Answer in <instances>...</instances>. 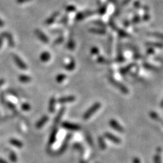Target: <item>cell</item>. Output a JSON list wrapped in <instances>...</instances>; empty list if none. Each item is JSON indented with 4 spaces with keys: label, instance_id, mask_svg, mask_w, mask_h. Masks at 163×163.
<instances>
[{
    "label": "cell",
    "instance_id": "obj_8",
    "mask_svg": "<svg viewBox=\"0 0 163 163\" xmlns=\"http://www.w3.org/2000/svg\"><path fill=\"white\" fill-rule=\"evenodd\" d=\"M109 124L114 129L116 130L117 131L120 132V133H123L124 132V129L122 128V127L121 126L120 124L115 120H113V119L109 121Z\"/></svg>",
    "mask_w": 163,
    "mask_h": 163
},
{
    "label": "cell",
    "instance_id": "obj_34",
    "mask_svg": "<svg viewBox=\"0 0 163 163\" xmlns=\"http://www.w3.org/2000/svg\"><path fill=\"white\" fill-rule=\"evenodd\" d=\"M75 10V8L74 6H69L67 7H66V11L67 12H74Z\"/></svg>",
    "mask_w": 163,
    "mask_h": 163
},
{
    "label": "cell",
    "instance_id": "obj_48",
    "mask_svg": "<svg viewBox=\"0 0 163 163\" xmlns=\"http://www.w3.org/2000/svg\"><path fill=\"white\" fill-rule=\"evenodd\" d=\"M135 6L136 7V8H139V2H135Z\"/></svg>",
    "mask_w": 163,
    "mask_h": 163
},
{
    "label": "cell",
    "instance_id": "obj_19",
    "mask_svg": "<svg viewBox=\"0 0 163 163\" xmlns=\"http://www.w3.org/2000/svg\"><path fill=\"white\" fill-rule=\"evenodd\" d=\"M19 81L22 83H28L32 80V78H31V77L29 75L22 74L19 76Z\"/></svg>",
    "mask_w": 163,
    "mask_h": 163
},
{
    "label": "cell",
    "instance_id": "obj_47",
    "mask_svg": "<svg viewBox=\"0 0 163 163\" xmlns=\"http://www.w3.org/2000/svg\"><path fill=\"white\" fill-rule=\"evenodd\" d=\"M3 83H4V79H0V87L3 84Z\"/></svg>",
    "mask_w": 163,
    "mask_h": 163
},
{
    "label": "cell",
    "instance_id": "obj_2",
    "mask_svg": "<svg viewBox=\"0 0 163 163\" xmlns=\"http://www.w3.org/2000/svg\"><path fill=\"white\" fill-rule=\"evenodd\" d=\"M109 82L112 83L115 87H116L118 89H119L121 92L124 93V94H128V93H129V90H128V88L125 86H124L122 84H121V83L117 82L116 79H114L112 77L109 78Z\"/></svg>",
    "mask_w": 163,
    "mask_h": 163
},
{
    "label": "cell",
    "instance_id": "obj_5",
    "mask_svg": "<svg viewBox=\"0 0 163 163\" xmlns=\"http://www.w3.org/2000/svg\"><path fill=\"white\" fill-rule=\"evenodd\" d=\"M35 33H36V36L38 37L41 41H42L44 43H48L49 41L48 37L46 36V35L44 33L41 31L40 29H36L35 30Z\"/></svg>",
    "mask_w": 163,
    "mask_h": 163
},
{
    "label": "cell",
    "instance_id": "obj_22",
    "mask_svg": "<svg viewBox=\"0 0 163 163\" xmlns=\"http://www.w3.org/2000/svg\"><path fill=\"white\" fill-rule=\"evenodd\" d=\"M146 46H150L152 48H163V44L158 42H148L146 43Z\"/></svg>",
    "mask_w": 163,
    "mask_h": 163
},
{
    "label": "cell",
    "instance_id": "obj_13",
    "mask_svg": "<svg viewBox=\"0 0 163 163\" xmlns=\"http://www.w3.org/2000/svg\"><path fill=\"white\" fill-rule=\"evenodd\" d=\"M3 35H4V37L6 38L7 40H8L9 46L11 47L15 46V41H14L12 35L8 32H3Z\"/></svg>",
    "mask_w": 163,
    "mask_h": 163
},
{
    "label": "cell",
    "instance_id": "obj_21",
    "mask_svg": "<svg viewBox=\"0 0 163 163\" xmlns=\"http://www.w3.org/2000/svg\"><path fill=\"white\" fill-rule=\"evenodd\" d=\"M134 65L135 64H133H133H130V65H129L128 66H127V67H124L122 68V69H120V73L122 74H123V75L126 74L127 73L129 72L131 70V69L134 67Z\"/></svg>",
    "mask_w": 163,
    "mask_h": 163
},
{
    "label": "cell",
    "instance_id": "obj_26",
    "mask_svg": "<svg viewBox=\"0 0 163 163\" xmlns=\"http://www.w3.org/2000/svg\"><path fill=\"white\" fill-rule=\"evenodd\" d=\"M67 47L68 49L69 50H73L75 48V42L73 40H69L68 42H67Z\"/></svg>",
    "mask_w": 163,
    "mask_h": 163
},
{
    "label": "cell",
    "instance_id": "obj_14",
    "mask_svg": "<svg viewBox=\"0 0 163 163\" xmlns=\"http://www.w3.org/2000/svg\"><path fill=\"white\" fill-rule=\"evenodd\" d=\"M105 136L106 138L108 139L111 140L112 142L115 144H120V139L119 138H118L117 137H116L115 135H112V133H105Z\"/></svg>",
    "mask_w": 163,
    "mask_h": 163
},
{
    "label": "cell",
    "instance_id": "obj_35",
    "mask_svg": "<svg viewBox=\"0 0 163 163\" xmlns=\"http://www.w3.org/2000/svg\"><path fill=\"white\" fill-rule=\"evenodd\" d=\"M8 92V93H10V94H11V95L15 96V97H19V95H18V93H17L15 91H14L13 89H9Z\"/></svg>",
    "mask_w": 163,
    "mask_h": 163
},
{
    "label": "cell",
    "instance_id": "obj_44",
    "mask_svg": "<svg viewBox=\"0 0 163 163\" xmlns=\"http://www.w3.org/2000/svg\"><path fill=\"white\" fill-rule=\"evenodd\" d=\"M154 53V50L152 49V48H150V49H148V50L147 51V53L148 54H150L151 53Z\"/></svg>",
    "mask_w": 163,
    "mask_h": 163
},
{
    "label": "cell",
    "instance_id": "obj_33",
    "mask_svg": "<svg viewBox=\"0 0 163 163\" xmlns=\"http://www.w3.org/2000/svg\"><path fill=\"white\" fill-rule=\"evenodd\" d=\"M152 36H153L157 37L159 38V39H161V40H163V34H162V33H158V32H154V33H152Z\"/></svg>",
    "mask_w": 163,
    "mask_h": 163
},
{
    "label": "cell",
    "instance_id": "obj_46",
    "mask_svg": "<svg viewBox=\"0 0 163 163\" xmlns=\"http://www.w3.org/2000/svg\"><path fill=\"white\" fill-rule=\"evenodd\" d=\"M149 19H150V16H149L148 15H145L144 17V20H148Z\"/></svg>",
    "mask_w": 163,
    "mask_h": 163
},
{
    "label": "cell",
    "instance_id": "obj_42",
    "mask_svg": "<svg viewBox=\"0 0 163 163\" xmlns=\"http://www.w3.org/2000/svg\"><path fill=\"white\" fill-rule=\"evenodd\" d=\"M67 20H68V17H67V16H64L63 18L61 20L60 23H63V24H65V23H67Z\"/></svg>",
    "mask_w": 163,
    "mask_h": 163
},
{
    "label": "cell",
    "instance_id": "obj_36",
    "mask_svg": "<svg viewBox=\"0 0 163 163\" xmlns=\"http://www.w3.org/2000/svg\"><path fill=\"white\" fill-rule=\"evenodd\" d=\"M91 53L93 54H99V49H98L97 48H96V47L92 48V50H91Z\"/></svg>",
    "mask_w": 163,
    "mask_h": 163
},
{
    "label": "cell",
    "instance_id": "obj_50",
    "mask_svg": "<svg viewBox=\"0 0 163 163\" xmlns=\"http://www.w3.org/2000/svg\"><path fill=\"white\" fill-rule=\"evenodd\" d=\"M0 163H8L6 161L3 160L2 158H0Z\"/></svg>",
    "mask_w": 163,
    "mask_h": 163
},
{
    "label": "cell",
    "instance_id": "obj_16",
    "mask_svg": "<svg viewBox=\"0 0 163 163\" xmlns=\"http://www.w3.org/2000/svg\"><path fill=\"white\" fill-rule=\"evenodd\" d=\"M40 60L41 62H44V63H46V62H48L50 59L51 58V55L50 53H48L47 51L43 52L40 55Z\"/></svg>",
    "mask_w": 163,
    "mask_h": 163
},
{
    "label": "cell",
    "instance_id": "obj_27",
    "mask_svg": "<svg viewBox=\"0 0 163 163\" xmlns=\"http://www.w3.org/2000/svg\"><path fill=\"white\" fill-rule=\"evenodd\" d=\"M10 159L12 162H15L17 161V156L14 152H10Z\"/></svg>",
    "mask_w": 163,
    "mask_h": 163
},
{
    "label": "cell",
    "instance_id": "obj_24",
    "mask_svg": "<svg viewBox=\"0 0 163 163\" xmlns=\"http://www.w3.org/2000/svg\"><path fill=\"white\" fill-rule=\"evenodd\" d=\"M66 78H67V75H66L65 74H61L57 75V78H56V80L58 83H61L65 80Z\"/></svg>",
    "mask_w": 163,
    "mask_h": 163
},
{
    "label": "cell",
    "instance_id": "obj_51",
    "mask_svg": "<svg viewBox=\"0 0 163 163\" xmlns=\"http://www.w3.org/2000/svg\"><path fill=\"white\" fill-rule=\"evenodd\" d=\"M162 107H163V104H162Z\"/></svg>",
    "mask_w": 163,
    "mask_h": 163
},
{
    "label": "cell",
    "instance_id": "obj_3",
    "mask_svg": "<svg viewBox=\"0 0 163 163\" xmlns=\"http://www.w3.org/2000/svg\"><path fill=\"white\" fill-rule=\"evenodd\" d=\"M12 58H13L14 61H15V63H16V65H17V67H18L19 68H20V69H24V70L27 69V66L25 64V62H24L21 58L18 56V55L13 54Z\"/></svg>",
    "mask_w": 163,
    "mask_h": 163
},
{
    "label": "cell",
    "instance_id": "obj_30",
    "mask_svg": "<svg viewBox=\"0 0 163 163\" xmlns=\"http://www.w3.org/2000/svg\"><path fill=\"white\" fill-rule=\"evenodd\" d=\"M99 146L101 149H105V144L104 142L103 138L102 137H99Z\"/></svg>",
    "mask_w": 163,
    "mask_h": 163
},
{
    "label": "cell",
    "instance_id": "obj_41",
    "mask_svg": "<svg viewBox=\"0 0 163 163\" xmlns=\"http://www.w3.org/2000/svg\"><path fill=\"white\" fill-rule=\"evenodd\" d=\"M139 21H140V18H139V16H135V18L133 19V23H137Z\"/></svg>",
    "mask_w": 163,
    "mask_h": 163
},
{
    "label": "cell",
    "instance_id": "obj_49",
    "mask_svg": "<svg viewBox=\"0 0 163 163\" xmlns=\"http://www.w3.org/2000/svg\"><path fill=\"white\" fill-rule=\"evenodd\" d=\"M3 25H4V23H3V20H2L1 19H0V27H3Z\"/></svg>",
    "mask_w": 163,
    "mask_h": 163
},
{
    "label": "cell",
    "instance_id": "obj_25",
    "mask_svg": "<svg viewBox=\"0 0 163 163\" xmlns=\"http://www.w3.org/2000/svg\"><path fill=\"white\" fill-rule=\"evenodd\" d=\"M7 106L8 107V108L10 109V110H12L13 112H15V113H16L17 114H19V112L18 111H17L16 108V107L15 105H14V104L12 103H10V102H7Z\"/></svg>",
    "mask_w": 163,
    "mask_h": 163
},
{
    "label": "cell",
    "instance_id": "obj_18",
    "mask_svg": "<svg viewBox=\"0 0 163 163\" xmlns=\"http://www.w3.org/2000/svg\"><path fill=\"white\" fill-rule=\"evenodd\" d=\"M10 144L19 148H21L23 146V144L22 142L18 139H11L10 140Z\"/></svg>",
    "mask_w": 163,
    "mask_h": 163
},
{
    "label": "cell",
    "instance_id": "obj_1",
    "mask_svg": "<svg viewBox=\"0 0 163 163\" xmlns=\"http://www.w3.org/2000/svg\"><path fill=\"white\" fill-rule=\"evenodd\" d=\"M100 107H101V103H95L94 105H92L84 113V115H83V118H84V120H88L97 112V111L100 108Z\"/></svg>",
    "mask_w": 163,
    "mask_h": 163
},
{
    "label": "cell",
    "instance_id": "obj_39",
    "mask_svg": "<svg viewBox=\"0 0 163 163\" xmlns=\"http://www.w3.org/2000/svg\"><path fill=\"white\" fill-rule=\"evenodd\" d=\"M4 38H5L4 35H3V33H2L1 35H0V48H1L2 46L3 39H4Z\"/></svg>",
    "mask_w": 163,
    "mask_h": 163
},
{
    "label": "cell",
    "instance_id": "obj_17",
    "mask_svg": "<svg viewBox=\"0 0 163 163\" xmlns=\"http://www.w3.org/2000/svg\"><path fill=\"white\" fill-rule=\"evenodd\" d=\"M93 14L92 12H79L77 15H76L75 17V19L79 21V20H81L82 19H84L86 17H87L88 16H90L91 15Z\"/></svg>",
    "mask_w": 163,
    "mask_h": 163
},
{
    "label": "cell",
    "instance_id": "obj_4",
    "mask_svg": "<svg viewBox=\"0 0 163 163\" xmlns=\"http://www.w3.org/2000/svg\"><path fill=\"white\" fill-rule=\"evenodd\" d=\"M62 127L66 129L72 131H78L81 129V127H79V125H78V124L69 122H64L62 123Z\"/></svg>",
    "mask_w": 163,
    "mask_h": 163
},
{
    "label": "cell",
    "instance_id": "obj_6",
    "mask_svg": "<svg viewBox=\"0 0 163 163\" xmlns=\"http://www.w3.org/2000/svg\"><path fill=\"white\" fill-rule=\"evenodd\" d=\"M71 138V135H70V134L67 135V136L66 137L65 139V141H64V142H63V144H62L61 148L59 149V150H58V152H57V154H63V152L65 151V150H66V149H67V148L68 142H69V139H70Z\"/></svg>",
    "mask_w": 163,
    "mask_h": 163
},
{
    "label": "cell",
    "instance_id": "obj_20",
    "mask_svg": "<svg viewBox=\"0 0 163 163\" xmlns=\"http://www.w3.org/2000/svg\"><path fill=\"white\" fill-rule=\"evenodd\" d=\"M75 67V63L74 60H71L68 64H67L65 66V68L67 69V71H69L74 70Z\"/></svg>",
    "mask_w": 163,
    "mask_h": 163
},
{
    "label": "cell",
    "instance_id": "obj_40",
    "mask_svg": "<svg viewBox=\"0 0 163 163\" xmlns=\"http://www.w3.org/2000/svg\"><path fill=\"white\" fill-rule=\"evenodd\" d=\"M155 163H161V157L159 155H157L155 157Z\"/></svg>",
    "mask_w": 163,
    "mask_h": 163
},
{
    "label": "cell",
    "instance_id": "obj_23",
    "mask_svg": "<svg viewBox=\"0 0 163 163\" xmlns=\"http://www.w3.org/2000/svg\"><path fill=\"white\" fill-rule=\"evenodd\" d=\"M89 31L91 32L96 34H99V35L105 34V31L102 29H91Z\"/></svg>",
    "mask_w": 163,
    "mask_h": 163
},
{
    "label": "cell",
    "instance_id": "obj_31",
    "mask_svg": "<svg viewBox=\"0 0 163 163\" xmlns=\"http://www.w3.org/2000/svg\"><path fill=\"white\" fill-rule=\"evenodd\" d=\"M63 41V36H60L58 37V38H57L55 41H54V45H58V44H60Z\"/></svg>",
    "mask_w": 163,
    "mask_h": 163
},
{
    "label": "cell",
    "instance_id": "obj_43",
    "mask_svg": "<svg viewBox=\"0 0 163 163\" xmlns=\"http://www.w3.org/2000/svg\"><path fill=\"white\" fill-rule=\"evenodd\" d=\"M31 0H16V2L19 3H25L27 2H29Z\"/></svg>",
    "mask_w": 163,
    "mask_h": 163
},
{
    "label": "cell",
    "instance_id": "obj_7",
    "mask_svg": "<svg viewBox=\"0 0 163 163\" xmlns=\"http://www.w3.org/2000/svg\"><path fill=\"white\" fill-rule=\"evenodd\" d=\"M65 107H61V108L60 109L59 112H58L57 116L55 117V118H54V125H55V126L58 125V124L60 123L61 120V118H62V117H63V114L65 113Z\"/></svg>",
    "mask_w": 163,
    "mask_h": 163
},
{
    "label": "cell",
    "instance_id": "obj_28",
    "mask_svg": "<svg viewBox=\"0 0 163 163\" xmlns=\"http://www.w3.org/2000/svg\"><path fill=\"white\" fill-rule=\"evenodd\" d=\"M144 66L145 68H146L149 70H152V71H157V68L155 67L154 66H152V65L149 63H144Z\"/></svg>",
    "mask_w": 163,
    "mask_h": 163
},
{
    "label": "cell",
    "instance_id": "obj_11",
    "mask_svg": "<svg viewBox=\"0 0 163 163\" xmlns=\"http://www.w3.org/2000/svg\"><path fill=\"white\" fill-rule=\"evenodd\" d=\"M48 120V117L47 116H44L41 118L37 121L36 124V127L37 129H41V127H44L45 124L47 122V121Z\"/></svg>",
    "mask_w": 163,
    "mask_h": 163
},
{
    "label": "cell",
    "instance_id": "obj_15",
    "mask_svg": "<svg viewBox=\"0 0 163 163\" xmlns=\"http://www.w3.org/2000/svg\"><path fill=\"white\" fill-rule=\"evenodd\" d=\"M58 15H59V13H58V12H56L53 13V15H52L49 18H48L46 20V22H45V23L46 24V25H51V24H53L55 20H56L57 18L58 17Z\"/></svg>",
    "mask_w": 163,
    "mask_h": 163
},
{
    "label": "cell",
    "instance_id": "obj_38",
    "mask_svg": "<svg viewBox=\"0 0 163 163\" xmlns=\"http://www.w3.org/2000/svg\"><path fill=\"white\" fill-rule=\"evenodd\" d=\"M105 11H106V6H103L101 8H100L99 10V14H101V15H103V14L105 13Z\"/></svg>",
    "mask_w": 163,
    "mask_h": 163
},
{
    "label": "cell",
    "instance_id": "obj_32",
    "mask_svg": "<svg viewBox=\"0 0 163 163\" xmlns=\"http://www.w3.org/2000/svg\"><path fill=\"white\" fill-rule=\"evenodd\" d=\"M118 34L121 37H126L129 36V34H128L126 32H124V31H123L122 29L118 30Z\"/></svg>",
    "mask_w": 163,
    "mask_h": 163
},
{
    "label": "cell",
    "instance_id": "obj_45",
    "mask_svg": "<svg viewBox=\"0 0 163 163\" xmlns=\"http://www.w3.org/2000/svg\"><path fill=\"white\" fill-rule=\"evenodd\" d=\"M131 1V0H124V1L123 2V3H122V5L124 6V5H127V3H129V2Z\"/></svg>",
    "mask_w": 163,
    "mask_h": 163
},
{
    "label": "cell",
    "instance_id": "obj_9",
    "mask_svg": "<svg viewBox=\"0 0 163 163\" xmlns=\"http://www.w3.org/2000/svg\"><path fill=\"white\" fill-rule=\"evenodd\" d=\"M75 100V96L69 95V96L62 97H61L58 99V102L60 103H66L73 102V101H74Z\"/></svg>",
    "mask_w": 163,
    "mask_h": 163
},
{
    "label": "cell",
    "instance_id": "obj_12",
    "mask_svg": "<svg viewBox=\"0 0 163 163\" xmlns=\"http://www.w3.org/2000/svg\"><path fill=\"white\" fill-rule=\"evenodd\" d=\"M56 99L54 97H51L49 101V104H48V111L50 113H53L55 110V107H56Z\"/></svg>",
    "mask_w": 163,
    "mask_h": 163
},
{
    "label": "cell",
    "instance_id": "obj_29",
    "mask_svg": "<svg viewBox=\"0 0 163 163\" xmlns=\"http://www.w3.org/2000/svg\"><path fill=\"white\" fill-rule=\"evenodd\" d=\"M21 109L23 111H25V112H27V111H29L31 109V106H30V105H29V103H24L23 104H22Z\"/></svg>",
    "mask_w": 163,
    "mask_h": 163
},
{
    "label": "cell",
    "instance_id": "obj_37",
    "mask_svg": "<svg viewBox=\"0 0 163 163\" xmlns=\"http://www.w3.org/2000/svg\"><path fill=\"white\" fill-rule=\"evenodd\" d=\"M97 61L99 62V63H105L106 60H105V58H104L103 57L100 56V57H99L98 58H97Z\"/></svg>",
    "mask_w": 163,
    "mask_h": 163
},
{
    "label": "cell",
    "instance_id": "obj_10",
    "mask_svg": "<svg viewBox=\"0 0 163 163\" xmlns=\"http://www.w3.org/2000/svg\"><path fill=\"white\" fill-rule=\"evenodd\" d=\"M57 133H58V130L57 128H54V129H53V130L52 131L49 139H48V145H49V146H50L51 145H53L55 142V141H56Z\"/></svg>",
    "mask_w": 163,
    "mask_h": 163
}]
</instances>
